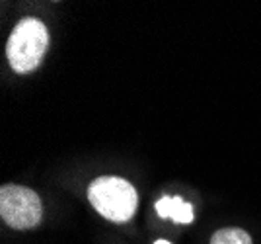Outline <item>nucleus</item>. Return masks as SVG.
I'll list each match as a JSON object with an SVG mask.
<instances>
[{
	"label": "nucleus",
	"instance_id": "1",
	"mask_svg": "<svg viewBox=\"0 0 261 244\" xmlns=\"http://www.w3.org/2000/svg\"><path fill=\"white\" fill-rule=\"evenodd\" d=\"M49 47L47 26L37 18H23L16 23L6 41V59L14 72L28 75L43 63Z\"/></svg>",
	"mask_w": 261,
	"mask_h": 244
},
{
	"label": "nucleus",
	"instance_id": "2",
	"mask_svg": "<svg viewBox=\"0 0 261 244\" xmlns=\"http://www.w3.org/2000/svg\"><path fill=\"white\" fill-rule=\"evenodd\" d=\"M88 200L101 217L113 223L130 221L139 207V193L119 176H99L88 188Z\"/></svg>",
	"mask_w": 261,
	"mask_h": 244
},
{
	"label": "nucleus",
	"instance_id": "3",
	"mask_svg": "<svg viewBox=\"0 0 261 244\" xmlns=\"http://www.w3.org/2000/svg\"><path fill=\"white\" fill-rule=\"evenodd\" d=\"M0 217L12 229H35L43 219V203L33 189L6 184L0 188Z\"/></svg>",
	"mask_w": 261,
	"mask_h": 244
},
{
	"label": "nucleus",
	"instance_id": "4",
	"mask_svg": "<svg viewBox=\"0 0 261 244\" xmlns=\"http://www.w3.org/2000/svg\"><path fill=\"white\" fill-rule=\"evenodd\" d=\"M156 213L162 217V219H174L175 223H181V225H189L193 221V205L189 201H184L181 198H168L164 196L156 201Z\"/></svg>",
	"mask_w": 261,
	"mask_h": 244
},
{
	"label": "nucleus",
	"instance_id": "5",
	"mask_svg": "<svg viewBox=\"0 0 261 244\" xmlns=\"http://www.w3.org/2000/svg\"><path fill=\"white\" fill-rule=\"evenodd\" d=\"M211 244H251V236L244 229L228 227V229H220L213 234Z\"/></svg>",
	"mask_w": 261,
	"mask_h": 244
},
{
	"label": "nucleus",
	"instance_id": "6",
	"mask_svg": "<svg viewBox=\"0 0 261 244\" xmlns=\"http://www.w3.org/2000/svg\"><path fill=\"white\" fill-rule=\"evenodd\" d=\"M154 244H172V242H168V240H164V238H160V240H156Z\"/></svg>",
	"mask_w": 261,
	"mask_h": 244
}]
</instances>
